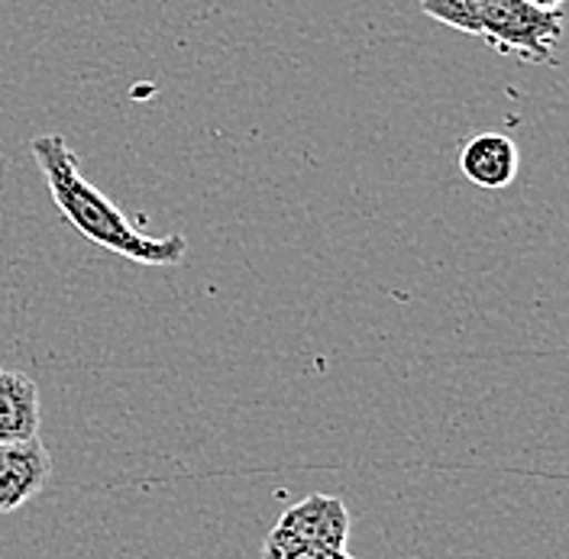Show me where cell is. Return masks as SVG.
<instances>
[{"instance_id": "6da1fadb", "label": "cell", "mask_w": 569, "mask_h": 559, "mask_svg": "<svg viewBox=\"0 0 569 559\" xmlns=\"http://www.w3.org/2000/svg\"><path fill=\"white\" fill-rule=\"evenodd\" d=\"M30 152L46 178V188H49L56 208L62 210V217L88 243L101 246L107 252L130 259L137 266H181L184 262V256H188L184 233L152 237V233L137 230L123 210L81 176L78 156L66 142V137L42 133L30 142Z\"/></svg>"}, {"instance_id": "7a4b0ae2", "label": "cell", "mask_w": 569, "mask_h": 559, "mask_svg": "<svg viewBox=\"0 0 569 559\" xmlns=\"http://www.w3.org/2000/svg\"><path fill=\"white\" fill-rule=\"evenodd\" d=\"M469 36L486 39L501 56L553 66L563 39V10H540L525 0H472Z\"/></svg>"}, {"instance_id": "3957f363", "label": "cell", "mask_w": 569, "mask_h": 559, "mask_svg": "<svg viewBox=\"0 0 569 559\" xmlns=\"http://www.w3.org/2000/svg\"><path fill=\"white\" fill-rule=\"evenodd\" d=\"M350 543V511L337 495L315 491L305 501L284 508L279 525L262 543V559H282L298 547H330L347 550Z\"/></svg>"}, {"instance_id": "277c9868", "label": "cell", "mask_w": 569, "mask_h": 559, "mask_svg": "<svg viewBox=\"0 0 569 559\" xmlns=\"http://www.w3.org/2000/svg\"><path fill=\"white\" fill-rule=\"evenodd\" d=\"M49 476H52V453L39 437L0 443V518L30 505L46 489Z\"/></svg>"}, {"instance_id": "5b68a950", "label": "cell", "mask_w": 569, "mask_h": 559, "mask_svg": "<svg viewBox=\"0 0 569 559\" xmlns=\"http://www.w3.org/2000/svg\"><path fill=\"white\" fill-rule=\"evenodd\" d=\"M521 169V152L511 137L486 130L479 137L466 142L460 149V172L466 181H472L476 188L486 191H498L508 188Z\"/></svg>"}, {"instance_id": "8992f818", "label": "cell", "mask_w": 569, "mask_h": 559, "mask_svg": "<svg viewBox=\"0 0 569 559\" xmlns=\"http://www.w3.org/2000/svg\"><path fill=\"white\" fill-rule=\"evenodd\" d=\"M39 385L13 369H0V443L39 437Z\"/></svg>"}, {"instance_id": "52a82bcc", "label": "cell", "mask_w": 569, "mask_h": 559, "mask_svg": "<svg viewBox=\"0 0 569 559\" xmlns=\"http://www.w3.org/2000/svg\"><path fill=\"white\" fill-rule=\"evenodd\" d=\"M421 10L430 20H437L443 27H453L460 33H469L472 0H421Z\"/></svg>"}, {"instance_id": "ba28073f", "label": "cell", "mask_w": 569, "mask_h": 559, "mask_svg": "<svg viewBox=\"0 0 569 559\" xmlns=\"http://www.w3.org/2000/svg\"><path fill=\"white\" fill-rule=\"evenodd\" d=\"M282 559H353L347 550H330V547H298Z\"/></svg>"}, {"instance_id": "9c48e42d", "label": "cell", "mask_w": 569, "mask_h": 559, "mask_svg": "<svg viewBox=\"0 0 569 559\" xmlns=\"http://www.w3.org/2000/svg\"><path fill=\"white\" fill-rule=\"evenodd\" d=\"M531 7H540V10H563V0H525Z\"/></svg>"}]
</instances>
